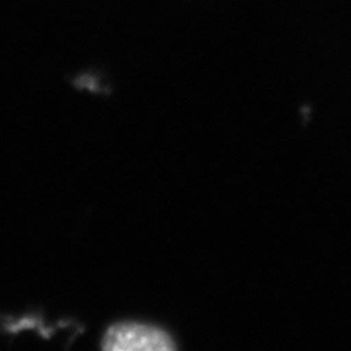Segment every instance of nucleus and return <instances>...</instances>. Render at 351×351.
I'll return each mask as SVG.
<instances>
[{"instance_id":"nucleus-1","label":"nucleus","mask_w":351,"mask_h":351,"mask_svg":"<svg viewBox=\"0 0 351 351\" xmlns=\"http://www.w3.org/2000/svg\"><path fill=\"white\" fill-rule=\"evenodd\" d=\"M173 338L160 328L120 322L107 329L103 348L107 351H169L174 350Z\"/></svg>"}]
</instances>
